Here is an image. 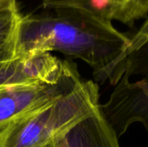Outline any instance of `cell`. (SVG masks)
<instances>
[{
	"mask_svg": "<svg viewBox=\"0 0 148 147\" xmlns=\"http://www.w3.org/2000/svg\"><path fill=\"white\" fill-rule=\"evenodd\" d=\"M99 109L118 139L135 122L142 123L148 130V84L123 75L108 101L100 104Z\"/></svg>",
	"mask_w": 148,
	"mask_h": 147,
	"instance_id": "obj_4",
	"label": "cell"
},
{
	"mask_svg": "<svg viewBox=\"0 0 148 147\" xmlns=\"http://www.w3.org/2000/svg\"><path fill=\"white\" fill-rule=\"evenodd\" d=\"M16 4V0H0V10Z\"/></svg>",
	"mask_w": 148,
	"mask_h": 147,
	"instance_id": "obj_12",
	"label": "cell"
},
{
	"mask_svg": "<svg viewBox=\"0 0 148 147\" xmlns=\"http://www.w3.org/2000/svg\"><path fill=\"white\" fill-rule=\"evenodd\" d=\"M55 147H120L100 109L54 139Z\"/></svg>",
	"mask_w": 148,
	"mask_h": 147,
	"instance_id": "obj_6",
	"label": "cell"
},
{
	"mask_svg": "<svg viewBox=\"0 0 148 147\" xmlns=\"http://www.w3.org/2000/svg\"><path fill=\"white\" fill-rule=\"evenodd\" d=\"M82 81L77 66L63 60L60 70L48 79L0 89V132L12 122L72 92Z\"/></svg>",
	"mask_w": 148,
	"mask_h": 147,
	"instance_id": "obj_3",
	"label": "cell"
},
{
	"mask_svg": "<svg viewBox=\"0 0 148 147\" xmlns=\"http://www.w3.org/2000/svg\"><path fill=\"white\" fill-rule=\"evenodd\" d=\"M99 86L82 82L72 92L12 122L0 132V147H42L99 109Z\"/></svg>",
	"mask_w": 148,
	"mask_h": 147,
	"instance_id": "obj_2",
	"label": "cell"
},
{
	"mask_svg": "<svg viewBox=\"0 0 148 147\" xmlns=\"http://www.w3.org/2000/svg\"><path fill=\"white\" fill-rule=\"evenodd\" d=\"M148 16V0H136L134 8V17L138 21Z\"/></svg>",
	"mask_w": 148,
	"mask_h": 147,
	"instance_id": "obj_11",
	"label": "cell"
},
{
	"mask_svg": "<svg viewBox=\"0 0 148 147\" xmlns=\"http://www.w3.org/2000/svg\"><path fill=\"white\" fill-rule=\"evenodd\" d=\"M23 16L17 4L0 10V63L17 58V42Z\"/></svg>",
	"mask_w": 148,
	"mask_h": 147,
	"instance_id": "obj_7",
	"label": "cell"
},
{
	"mask_svg": "<svg viewBox=\"0 0 148 147\" xmlns=\"http://www.w3.org/2000/svg\"><path fill=\"white\" fill-rule=\"evenodd\" d=\"M52 10L23 16L17 56L59 52L88 64L97 82L116 86L125 73L130 36L94 13L71 8Z\"/></svg>",
	"mask_w": 148,
	"mask_h": 147,
	"instance_id": "obj_1",
	"label": "cell"
},
{
	"mask_svg": "<svg viewBox=\"0 0 148 147\" xmlns=\"http://www.w3.org/2000/svg\"><path fill=\"white\" fill-rule=\"evenodd\" d=\"M42 147H55V144H54V140H53L52 142L49 143L48 145H46V146H42Z\"/></svg>",
	"mask_w": 148,
	"mask_h": 147,
	"instance_id": "obj_13",
	"label": "cell"
},
{
	"mask_svg": "<svg viewBox=\"0 0 148 147\" xmlns=\"http://www.w3.org/2000/svg\"><path fill=\"white\" fill-rule=\"evenodd\" d=\"M42 4L45 9H78L111 21L119 20V10L114 0H42Z\"/></svg>",
	"mask_w": 148,
	"mask_h": 147,
	"instance_id": "obj_8",
	"label": "cell"
},
{
	"mask_svg": "<svg viewBox=\"0 0 148 147\" xmlns=\"http://www.w3.org/2000/svg\"><path fill=\"white\" fill-rule=\"evenodd\" d=\"M62 65V60L48 52L18 55L14 61L0 63V89L48 79Z\"/></svg>",
	"mask_w": 148,
	"mask_h": 147,
	"instance_id": "obj_5",
	"label": "cell"
},
{
	"mask_svg": "<svg viewBox=\"0 0 148 147\" xmlns=\"http://www.w3.org/2000/svg\"><path fill=\"white\" fill-rule=\"evenodd\" d=\"M123 75L127 79L135 76L148 84V40L128 52Z\"/></svg>",
	"mask_w": 148,
	"mask_h": 147,
	"instance_id": "obj_9",
	"label": "cell"
},
{
	"mask_svg": "<svg viewBox=\"0 0 148 147\" xmlns=\"http://www.w3.org/2000/svg\"><path fill=\"white\" fill-rule=\"evenodd\" d=\"M130 38H131V43H130L128 52L130 50L135 49L136 47L140 46L145 41L148 40V16L146 18L145 22L143 23V24L140 26V28L136 31V33L134 35L130 36ZM128 52H127V54H128Z\"/></svg>",
	"mask_w": 148,
	"mask_h": 147,
	"instance_id": "obj_10",
	"label": "cell"
}]
</instances>
